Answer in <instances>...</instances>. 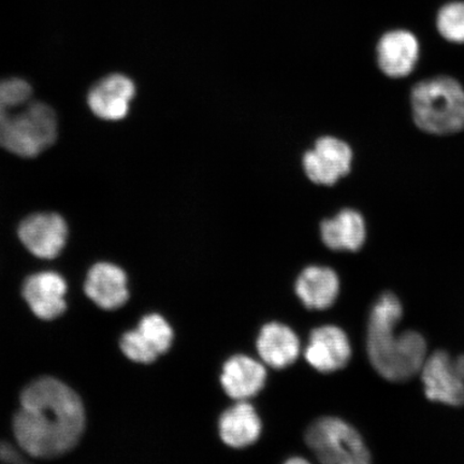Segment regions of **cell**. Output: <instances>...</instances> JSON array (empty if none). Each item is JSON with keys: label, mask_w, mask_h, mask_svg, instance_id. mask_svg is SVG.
Segmentation results:
<instances>
[{"label": "cell", "mask_w": 464, "mask_h": 464, "mask_svg": "<svg viewBox=\"0 0 464 464\" xmlns=\"http://www.w3.org/2000/svg\"><path fill=\"white\" fill-rule=\"evenodd\" d=\"M304 356L306 362L319 372H334L350 362L352 347L346 334L336 326H323L313 330Z\"/></svg>", "instance_id": "9c48e42d"}, {"label": "cell", "mask_w": 464, "mask_h": 464, "mask_svg": "<svg viewBox=\"0 0 464 464\" xmlns=\"http://www.w3.org/2000/svg\"><path fill=\"white\" fill-rule=\"evenodd\" d=\"M295 294L311 310H326L338 298L340 281L327 266H307L295 282Z\"/></svg>", "instance_id": "9a60e30c"}, {"label": "cell", "mask_w": 464, "mask_h": 464, "mask_svg": "<svg viewBox=\"0 0 464 464\" xmlns=\"http://www.w3.org/2000/svg\"><path fill=\"white\" fill-rule=\"evenodd\" d=\"M415 124L431 135L464 130V90L449 77L421 81L411 96Z\"/></svg>", "instance_id": "277c9868"}, {"label": "cell", "mask_w": 464, "mask_h": 464, "mask_svg": "<svg viewBox=\"0 0 464 464\" xmlns=\"http://www.w3.org/2000/svg\"><path fill=\"white\" fill-rule=\"evenodd\" d=\"M295 462L305 463L306 460L303 459V458H295V459L288 460V463H295Z\"/></svg>", "instance_id": "cb8c5ba5"}, {"label": "cell", "mask_w": 464, "mask_h": 464, "mask_svg": "<svg viewBox=\"0 0 464 464\" xmlns=\"http://www.w3.org/2000/svg\"><path fill=\"white\" fill-rule=\"evenodd\" d=\"M67 225L57 214H36L19 228L20 239L37 257L52 259L61 253L67 240Z\"/></svg>", "instance_id": "ba28073f"}, {"label": "cell", "mask_w": 464, "mask_h": 464, "mask_svg": "<svg viewBox=\"0 0 464 464\" xmlns=\"http://www.w3.org/2000/svg\"><path fill=\"white\" fill-rule=\"evenodd\" d=\"M121 351L132 362L141 363H152L159 358V353L150 347L147 341L142 338L138 330L130 332L123 335L121 340Z\"/></svg>", "instance_id": "44dd1931"}, {"label": "cell", "mask_w": 464, "mask_h": 464, "mask_svg": "<svg viewBox=\"0 0 464 464\" xmlns=\"http://www.w3.org/2000/svg\"><path fill=\"white\" fill-rule=\"evenodd\" d=\"M0 460L9 462L23 461L17 451L11 448L10 445L0 442Z\"/></svg>", "instance_id": "7402d4cb"}, {"label": "cell", "mask_w": 464, "mask_h": 464, "mask_svg": "<svg viewBox=\"0 0 464 464\" xmlns=\"http://www.w3.org/2000/svg\"><path fill=\"white\" fill-rule=\"evenodd\" d=\"M419 58V40L404 29L388 32L377 44V63L387 77H406L414 71Z\"/></svg>", "instance_id": "30bf717a"}, {"label": "cell", "mask_w": 464, "mask_h": 464, "mask_svg": "<svg viewBox=\"0 0 464 464\" xmlns=\"http://www.w3.org/2000/svg\"><path fill=\"white\" fill-rule=\"evenodd\" d=\"M123 270L111 264H97L89 272L85 293L104 310L119 309L129 300Z\"/></svg>", "instance_id": "5bb4252c"}, {"label": "cell", "mask_w": 464, "mask_h": 464, "mask_svg": "<svg viewBox=\"0 0 464 464\" xmlns=\"http://www.w3.org/2000/svg\"><path fill=\"white\" fill-rule=\"evenodd\" d=\"M266 371L263 364L251 357L237 355L224 364L220 382L226 393L237 401L256 396L263 390Z\"/></svg>", "instance_id": "4fadbf2b"}, {"label": "cell", "mask_w": 464, "mask_h": 464, "mask_svg": "<svg viewBox=\"0 0 464 464\" xmlns=\"http://www.w3.org/2000/svg\"><path fill=\"white\" fill-rule=\"evenodd\" d=\"M137 330L160 356L169 350L172 344L173 332L165 318L158 314L144 317Z\"/></svg>", "instance_id": "d6986e66"}, {"label": "cell", "mask_w": 464, "mask_h": 464, "mask_svg": "<svg viewBox=\"0 0 464 464\" xmlns=\"http://www.w3.org/2000/svg\"><path fill=\"white\" fill-rule=\"evenodd\" d=\"M257 351L271 368L284 369L297 361L300 342L297 334L285 324L271 323L260 330Z\"/></svg>", "instance_id": "2e32d148"}, {"label": "cell", "mask_w": 464, "mask_h": 464, "mask_svg": "<svg viewBox=\"0 0 464 464\" xmlns=\"http://www.w3.org/2000/svg\"><path fill=\"white\" fill-rule=\"evenodd\" d=\"M66 290V283L61 276L44 272L27 278L23 287V295L34 314L51 321L65 312L63 295Z\"/></svg>", "instance_id": "7c38bea8"}, {"label": "cell", "mask_w": 464, "mask_h": 464, "mask_svg": "<svg viewBox=\"0 0 464 464\" xmlns=\"http://www.w3.org/2000/svg\"><path fill=\"white\" fill-rule=\"evenodd\" d=\"M353 150L346 142L334 137L319 138L314 149L307 150L303 165L306 177L318 185L332 187L351 172Z\"/></svg>", "instance_id": "8992f818"}, {"label": "cell", "mask_w": 464, "mask_h": 464, "mask_svg": "<svg viewBox=\"0 0 464 464\" xmlns=\"http://www.w3.org/2000/svg\"><path fill=\"white\" fill-rule=\"evenodd\" d=\"M420 374L426 397L430 401L451 406L464 404V381L449 353L437 351L428 356Z\"/></svg>", "instance_id": "52a82bcc"}, {"label": "cell", "mask_w": 464, "mask_h": 464, "mask_svg": "<svg viewBox=\"0 0 464 464\" xmlns=\"http://www.w3.org/2000/svg\"><path fill=\"white\" fill-rule=\"evenodd\" d=\"M84 426V408L78 394L51 377L25 388L14 420L17 443L28 455L44 459L72 450Z\"/></svg>", "instance_id": "6da1fadb"}, {"label": "cell", "mask_w": 464, "mask_h": 464, "mask_svg": "<svg viewBox=\"0 0 464 464\" xmlns=\"http://www.w3.org/2000/svg\"><path fill=\"white\" fill-rule=\"evenodd\" d=\"M306 444L317 459L327 464H367L370 452L361 434L344 420L323 417L305 433Z\"/></svg>", "instance_id": "5b68a950"}, {"label": "cell", "mask_w": 464, "mask_h": 464, "mask_svg": "<svg viewBox=\"0 0 464 464\" xmlns=\"http://www.w3.org/2000/svg\"><path fill=\"white\" fill-rule=\"evenodd\" d=\"M321 236L324 246L334 251L356 252L363 246L367 229L361 213L345 208L335 218L324 220Z\"/></svg>", "instance_id": "ac0fdd59"}, {"label": "cell", "mask_w": 464, "mask_h": 464, "mask_svg": "<svg viewBox=\"0 0 464 464\" xmlns=\"http://www.w3.org/2000/svg\"><path fill=\"white\" fill-rule=\"evenodd\" d=\"M135 95V85L121 74H111L98 82L90 92V108L98 118L107 121L124 119Z\"/></svg>", "instance_id": "8fae6325"}, {"label": "cell", "mask_w": 464, "mask_h": 464, "mask_svg": "<svg viewBox=\"0 0 464 464\" xmlns=\"http://www.w3.org/2000/svg\"><path fill=\"white\" fill-rule=\"evenodd\" d=\"M454 364L458 374L464 381V355L458 356L454 359Z\"/></svg>", "instance_id": "603a6c76"}, {"label": "cell", "mask_w": 464, "mask_h": 464, "mask_svg": "<svg viewBox=\"0 0 464 464\" xmlns=\"http://www.w3.org/2000/svg\"><path fill=\"white\" fill-rule=\"evenodd\" d=\"M403 309L396 295L386 293L376 301L369 319L367 348L371 364L385 380L400 382L420 373L427 342L416 332L397 334Z\"/></svg>", "instance_id": "7a4b0ae2"}, {"label": "cell", "mask_w": 464, "mask_h": 464, "mask_svg": "<svg viewBox=\"0 0 464 464\" xmlns=\"http://www.w3.org/2000/svg\"><path fill=\"white\" fill-rule=\"evenodd\" d=\"M437 27L448 42L464 44V2L450 3L440 8Z\"/></svg>", "instance_id": "ffe728a7"}, {"label": "cell", "mask_w": 464, "mask_h": 464, "mask_svg": "<svg viewBox=\"0 0 464 464\" xmlns=\"http://www.w3.org/2000/svg\"><path fill=\"white\" fill-rule=\"evenodd\" d=\"M218 429L226 445L245 449L259 439L261 421L251 404L239 401L220 416Z\"/></svg>", "instance_id": "e0dca14e"}, {"label": "cell", "mask_w": 464, "mask_h": 464, "mask_svg": "<svg viewBox=\"0 0 464 464\" xmlns=\"http://www.w3.org/2000/svg\"><path fill=\"white\" fill-rule=\"evenodd\" d=\"M32 87L21 79L0 83V147L34 158L53 144L56 116L49 106L32 102Z\"/></svg>", "instance_id": "3957f363"}]
</instances>
